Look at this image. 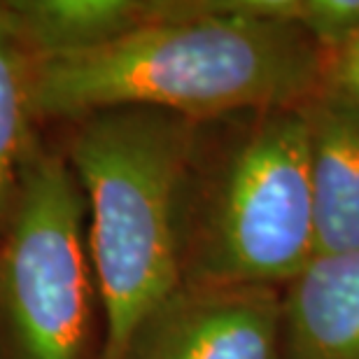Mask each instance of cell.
<instances>
[{
    "instance_id": "10",
    "label": "cell",
    "mask_w": 359,
    "mask_h": 359,
    "mask_svg": "<svg viewBox=\"0 0 359 359\" xmlns=\"http://www.w3.org/2000/svg\"><path fill=\"white\" fill-rule=\"evenodd\" d=\"M297 26L334 54L359 33V0H299Z\"/></svg>"
},
{
    "instance_id": "8",
    "label": "cell",
    "mask_w": 359,
    "mask_h": 359,
    "mask_svg": "<svg viewBox=\"0 0 359 359\" xmlns=\"http://www.w3.org/2000/svg\"><path fill=\"white\" fill-rule=\"evenodd\" d=\"M3 5L31 59L89 52L156 19V0H7Z\"/></svg>"
},
{
    "instance_id": "5",
    "label": "cell",
    "mask_w": 359,
    "mask_h": 359,
    "mask_svg": "<svg viewBox=\"0 0 359 359\" xmlns=\"http://www.w3.org/2000/svg\"><path fill=\"white\" fill-rule=\"evenodd\" d=\"M283 292L180 285L128 339L119 359H280Z\"/></svg>"
},
{
    "instance_id": "2",
    "label": "cell",
    "mask_w": 359,
    "mask_h": 359,
    "mask_svg": "<svg viewBox=\"0 0 359 359\" xmlns=\"http://www.w3.org/2000/svg\"><path fill=\"white\" fill-rule=\"evenodd\" d=\"M203 124L154 107L77 119L68 163L89 210V257L105 315L100 359L182 285L187 191Z\"/></svg>"
},
{
    "instance_id": "11",
    "label": "cell",
    "mask_w": 359,
    "mask_h": 359,
    "mask_svg": "<svg viewBox=\"0 0 359 359\" xmlns=\"http://www.w3.org/2000/svg\"><path fill=\"white\" fill-rule=\"evenodd\" d=\"M325 89L359 103V33L339 52L329 54Z\"/></svg>"
},
{
    "instance_id": "6",
    "label": "cell",
    "mask_w": 359,
    "mask_h": 359,
    "mask_svg": "<svg viewBox=\"0 0 359 359\" xmlns=\"http://www.w3.org/2000/svg\"><path fill=\"white\" fill-rule=\"evenodd\" d=\"M311 131L318 255L359 248V103L322 89L304 105Z\"/></svg>"
},
{
    "instance_id": "4",
    "label": "cell",
    "mask_w": 359,
    "mask_h": 359,
    "mask_svg": "<svg viewBox=\"0 0 359 359\" xmlns=\"http://www.w3.org/2000/svg\"><path fill=\"white\" fill-rule=\"evenodd\" d=\"M84 212L68 159L35 145L0 236V359H89Z\"/></svg>"
},
{
    "instance_id": "3",
    "label": "cell",
    "mask_w": 359,
    "mask_h": 359,
    "mask_svg": "<svg viewBox=\"0 0 359 359\" xmlns=\"http://www.w3.org/2000/svg\"><path fill=\"white\" fill-rule=\"evenodd\" d=\"M318 255L311 131L301 107L248 112L210 161L196 152L182 285H290Z\"/></svg>"
},
{
    "instance_id": "9",
    "label": "cell",
    "mask_w": 359,
    "mask_h": 359,
    "mask_svg": "<svg viewBox=\"0 0 359 359\" xmlns=\"http://www.w3.org/2000/svg\"><path fill=\"white\" fill-rule=\"evenodd\" d=\"M31 107V56L12 31L0 3V236L10 222L21 175L35 147Z\"/></svg>"
},
{
    "instance_id": "1",
    "label": "cell",
    "mask_w": 359,
    "mask_h": 359,
    "mask_svg": "<svg viewBox=\"0 0 359 359\" xmlns=\"http://www.w3.org/2000/svg\"><path fill=\"white\" fill-rule=\"evenodd\" d=\"M329 54L299 26L236 0H156V19L103 47L31 59L35 119L154 107L198 124L301 107L325 89Z\"/></svg>"
},
{
    "instance_id": "7",
    "label": "cell",
    "mask_w": 359,
    "mask_h": 359,
    "mask_svg": "<svg viewBox=\"0 0 359 359\" xmlns=\"http://www.w3.org/2000/svg\"><path fill=\"white\" fill-rule=\"evenodd\" d=\"M280 359H359V248L315 257L287 285Z\"/></svg>"
}]
</instances>
